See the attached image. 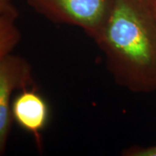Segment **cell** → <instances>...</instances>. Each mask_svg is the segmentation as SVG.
I'll return each instance as SVG.
<instances>
[{
    "mask_svg": "<svg viewBox=\"0 0 156 156\" xmlns=\"http://www.w3.org/2000/svg\"><path fill=\"white\" fill-rule=\"evenodd\" d=\"M122 154L125 156H156V145L147 147L139 146L130 147L123 151Z\"/></svg>",
    "mask_w": 156,
    "mask_h": 156,
    "instance_id": "cell-6",
    "label": "cell"
},
{
    "mask_svg": "<svg viewBox=\"0 0 156 156\" xmlns=\"http://www.w3.org/2000/svg\"><path fill=\"white\" fill-rule=\"evenodd\" d=\"M94 41L118 85L133 93L156 91V8L142 0H115Z\"/></svg>",
    "mask_w": 156,
    "mask_h": 156,
    "instance_id": "cell-1",
    "label": "cell"
},
{
    "mask_svg": "<svg viewBox=\"0 0 156 156\" xmlns=\"http://www.w3.org/2000/svg\"><path fill=\"white\" fill-rule=\"evenodd\" d=\"M142 1H144L146 3H147V4H149L151 5L154 6L156 8V0H142Z\"/></svg>",
    "mask_w": 156,
    "mask_h": 156,
    "instance_id": "cell-8",
    "label": "cell"
},
{
    "mask_svg": "<svg viewBox=\"0 0 156 156\" xmlns=\"http://www.w3.org/2000/svg\"><path fill=\"white\" fill-rule=\"evenodd\" d=\"M12 118L24 130L40 140L49 119V107L42 95L31 88L21 90L11 104Z\"/></svg>",
    "mask_w": 156,
    "mask_h": 156,
    "instance_id": "cell-4",
    "label": "cell"
},
{
    "mask_svg": "<svg viewBox=\"0 0 156 156\" xmlns=\"http://www.w3.org/2000/svg\"><path fill=\"white\" fill-rule=\"evenodd\" d=\"M7 15H18V11L12 0H0V17Z\"/></svg>",
    "mask_w": 156,
    "mask_h": 156,
    "instance_id": "cell-7",
    "label": "cell"
},
{
    "mask_svg": "<svg viewBox=\"0 0 156 156\" xmlns=\"http://www.w3.org/2000/svg\"><path fill=\"white\" fill-rule=\"evenodd\" d=\"M17 17L7 15L0 17V57L11 53L21 40V32L16 23Z\"/></svg>",
    "mask_w": 156,
    "mask_h": 156,
    "instance_id": "cell-5",
    "label": "cell"
},
{
    "mask_svg": "<svg viewBox=\"0 0 156 156\" xmlns=\"http://www.w3.org/2000/svg\"><path fill=\"white\" fill-rule=\"evenodd\" d=\"M33 83L28 61L11 53L0 57V156L5 152L11 132L12 94L17 89L31 88Z\"/></svg>",
    "mask_w": 156,
    "mask_h": 156,
    "instance_id": "cell-3",
    "label": "cell"
},
{
    "mask_svg": "<svg viewBox=\"0 0 156 156\" xmlns=\"http://www.w3.org/2000/svg\"><path fill=\"white\" fill-rule=\"evenodd\" d=\"M51 22L77 26L94 38L105 23L115 0H26Z\"/></svg>",
    "mask_w": 156,
    "mask_h": 156,
    "instance_id": "cell-2",
    "label": "cell"
}]
</instances>
